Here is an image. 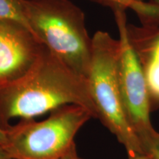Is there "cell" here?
Segmentation results:
<instances>
[{"label":"cell","mask_w":159,"mask_h":159,"mask_svg":"<svg viewBox=\"0 0 159 159\" xmlns=\"http://www.w3.org/2000/svg\"><path fill=\"white\" fill-rule=\"evenodd\" d=\"M91 118L94 115L84 107L64 105L43 120L24 119L10 125L3 148L12 159H60L75 148L76 135Z\"/></svg>","instance_id":"obj_4"},{"label":"cell","mask_w":159,"mask_h":159,"mask_svg":"<svg viewBox=\"0 0 159 159\" xmlns=\"http://www.w3.org/2000/svg\"><path fill=\"white\" fill-rule=\"evenodd\" d=\"M31 30L47 48L87 77L92 39L82 10L69 0H21Z\"/></svg>","instance_id":"obj_2"},{"label":"cell","mask_w":159,"mask_h":159,"mask_svg":"<svg viewBox=\"0 0 159 159\" xmlns=\"http://www.w3.org/2000/svg\"><path fill=\"white\" fill-rule=\"evenodd\" d=\"M126 1L131 2H142L143 0H126Z\"/></svg>","instance_id":"obj_15"},{"label":"cell","mask_w":159,"mask_h":159,"mask_svg":"<svg viewBox=\"0 0 159 159\" xmlns=\"http://www.w3.org/2000/svg\"><path fill=\"white\" fill-rule=\"evenodd\" d=\"M113 10L120 42L118 73L121 94L131 128L143 147L145 141L156 131L150 121V93L142 67L129 41L125 8L116 7Z\"/></svg>","instance_id":"obj_5"},{"label":"cell","mask_w":159,"mask_h":159,"mask_svg":"<svg viewBox=\"0 0 159 159\" xmlns=\"http://www.w3.org/2000/svg\"><path fill=\"white\" fill-rule=\"evenodd\" d=\"M0 21H16L32 31L24 14L21 0H0Z\"/></svg>","instance_id":"obj_8"},{"label":"cell","mask_w":159,"mask_h":159,"mask_svg":"<svg viewBox=\"0 0 159 159\" xmlns=\"http://www.w3.org/2000/svg\"><path fill=\"white\" fill-rule=\"evenodd\" d=\"M153 1H154L155 3H157V4H158V5H159V0H153Z\"/></svg>","instance_id":"obj_16"},{"label":"cell","mask_w":159,"mask_h":159,"mask_svg":"<svg viewBox=\"0 0 159 159\" xmlns=\"http://www.w3.org/2000/svg\"><path fill=\"white\" fill-rule=\"evenodd\" d=\"M43 45L25 25L0 21V84L25 74L36 60Z\"/></svg>","instance_id":"obj_6"},{"label":"cell","mask_w":159,"mask_h":159,"mask_svg":"<svg viewBox=\"0 0 159 159\" xmlns=\"http://www.w3.org/2000/svg\"><path fill=\"white\" fill-rule=\"evenodd\" d=\"M99 2L108 5L114 8L115 7H122L124 8H130L134 11H136L140 5L141 2H131L126 0H97Z\"/></svg>","instance_id":"obj_10"},{"label":"cell","mask_w":159,"mask_h":159,"mask_svg":"<svg viewBox=\"0 0 159 159\" xmlns=\"http://www.w3.org/2000/svg\"><path fill=\"white\" fill-rule=\"evenodd\" d=\"M7 132L4 128L0 125V147H4L7 144Z\"/></svg>","instance_id":"obj_11"},{"label":"cell","mask_w":159,"mask_h":159,"mask_svg":"<svg viewBox=\"0 0 159 159\" xmlns=\"http://www.w3.org/2000/svg\"><path fill=\"white\" fill-rule=\"evenodd\" d=\"M67 105L84 107L97 119L87 77L44 44L25 74L0 84V125L5 129L13 119H35Z\"/></svg>","instance_id":"obj_1"},{"label":"cell","mask_w":159,"mask_h":159,"mask_svg":"<svg viewBox=\"0 0 159 159\" xmlns=\"http://www.w3.org/2000/svg\"><path fill=\"white\" fill-rule=\"evenodd\" d=\"M80 157H78L76 152V147L74 148L71 150L69 153H67L66 155H65L64 156H63L62 158H61L60 159H79Z\"/></svg>","instance_id":"obj_12"},{"label":"cell","mask_w":159,"mask_h":159,"mask_svg":"<svg viewBox=\"0 0 159 159\" xmlns=\"http://www.w3.org/2000/svg\"><path fill=\"white\" fill-rule=\"evenodd\" d=\"M129 159H150V157L148 156V154L146 153H142L136 155L135 156L133 157H128Z\"/></svg>","instance_id":"obj_14"},{"label":"cell","mask_w":159,"mask_h":159,"mask_svg":"<svg viewBox=\"0 0 159 159\" xmlns=\"http://www.w3.org/2000/svg\"><path fill=\"white\" fill-rule=\"evenodd\" d=\"M119 40L106 32H96L87 79L97 119L124 146L128 157H133L145 152L125 113L119 82Z\"/></svg>","instance_id":"obj_3"},{"label":"cell","mask_w":159,"mask_h":159,"mask_svg":"<svg viewBox=\"0 0 159 159\" xmlns=\"http://www.w3.org/2000/svg\"><path fill=\"white\" fill-rule=\"evenodd\" d=\"M128 34L144 71L152 109L159 108V27L128 25Z\"/></svg>","instance_id":"obj_7"},{"label":"cell","mask_w":159,"mask_h":159,"mask_svg":"<svg viewBox=\"0 0 159 159\" xmlns=\"http://www.w3.org/2000/svg\"><path fill=\"white\" fill-rule=\"evenodd\" d=\"M0 159H12L3 147H0Z\"/></svg>","instance_id":"obj_13"},{"label":"cell","mask_w":159,"mask_h":159,"mask_svg":"<svg viewBox=\"0 0 159 159\" xmlns=\"http://www.w3.org/2000/svg\"><path fill=\"white\" fill-rule=\"evenodd\" d=\"M144 152L150 159H159V133L156 130L143 144Z\"/></svg>","instance_id":"obj_9"},{"label":"cell","mask_w":159,"mask_h":159,"mask_svg":"<svg viewBox=\"0 0 159 159\" xmlns=\"http://www.w3.org/2000/svg\"><path fill=\"white\" fill-rule=\"evenodd\" d=\"M79 159H83V158H79Z\"/></svg>","instance_id":"obj_17"}]
</instances>
